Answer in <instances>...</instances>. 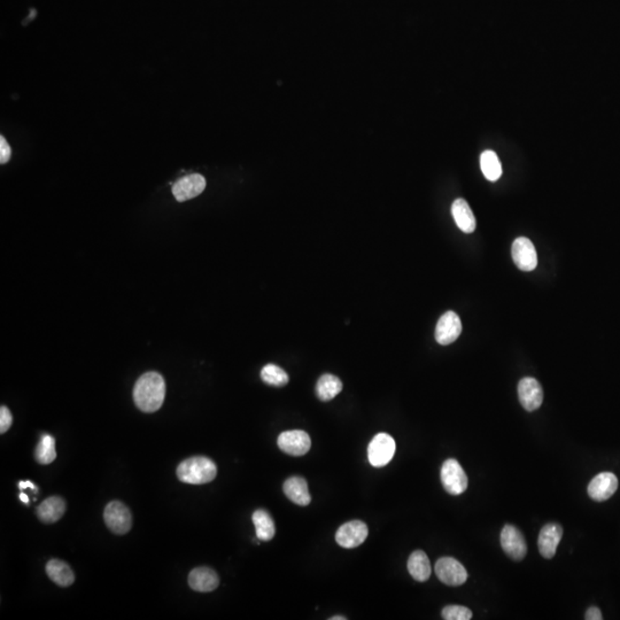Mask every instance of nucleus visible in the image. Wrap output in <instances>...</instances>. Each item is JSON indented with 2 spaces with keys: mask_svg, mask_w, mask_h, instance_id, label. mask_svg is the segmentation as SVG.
<instances>
[{
  "mask_svg": "<svg viewBox=\"0 0 620 620\" xmlns=\"http://www.w3.org/2000/svg\"><path fill=\"white\" fill-rule=\"evenodd\" d=\"M12 423H13V417H12L10 409L5 406H1V408H0V433L3 434L5 432L8 431L12 426Z\"/></svg>",
  "mask_w": 620,
  "mask_h": 620,
  "instance_id": "nucleus-28",
  "label": "nucleus"
},
{
  "mask_svg": "<svg viewBox=\"0 0 620 620\" xmlns=\"http://www.w3.org/2000/svg\"><path fill=\"white\" fill-rule=\"evenodd\" d=\"M277 442L281 452L295 457L306 455L312 447L310 437L307 432L301 430L283 432L278 437Z\"/></svg>",
  "mask_w": 620,
  "mask_h": 620,
  "instance_id": "nucleus-7",
  "label": "nucleus"
},
{
  "mask_svg": "<svg viewBox=\"0 0 620 620\" xmlns=\"http://www.w3.org/2000/svg\"><path fill=\"white\" fill-rule=\"evenodd\" d=\"M48 578L59 586L69 587L75 581V574L68 564L59 559H51L46 566Z\"/></svg>",
  "mask_w": 620,
  "mask_h": 620,
  "instance_id": "nucleus-20",
  "label": "nucleus"
},
{
  "mask_svg": "<svg viewBox=\"0 0 620 620\" xmlns=\"http://www.w3.org/2000/svg\"><path fill=\"white\" fill-rule=\"evenodd\" d=\"M165 397V379L158 372H146L134 385V403L141 412H158L163 405Z\"/></svg>",
  "mask_w": 620,
  "mask_h": 620,
  "instance_id": "nucleus-1",
  "label": "nucleus"
},
{
  "mask_svg": "<svg viewBox=\"0 0 620 620\" xmlns=\"http://www.w3.org/2000/svg\"><path fill=\"white\" fill-rule=\"evenodd\" d=\"M10 157H12L10 146L7 143L6 139L1 136L0 137V163L5 165V163L10 161Z\"/></svg>",
  "mask_w": 620,
  "mask_h": 620,
  "instance_id": "nucleus-29",
  "label": "nucleus"
},
{
  "mask_svg": "<svg viewBox=\"0 0 620 620\" xmlns=\"http://www.w3.org/2000/svg\"><path fill=\"white\" fill-rule=\"evenodd\" d=\"M206 189V179L200 174H192L179 179L172 186V194L179 203L193 199Z\"/></svg>",
  "mask_w": 620,
  "mask_h": 620,
  "instance_id": "nucleus-13",
  "label": "nucleus"
},
{
  "mask_svg": "<svg viewBox=\"0 0 620 620\" xmlns=\"http://www.w3.org/2000/svg\"><path fill=\"white\" fill-rule=\"evenodd\" d=\"M20 500L22 501V502H24V503H28V502H29V499H28L27 495L23 493L20 494Z\"/></svg>",
  "mask_w": 620,
  "mask_h": 620,
  "instance_id": "nucleus-32",
  "label": "nucleus"
},
{
  "mask_svg": "<svg viewBox=\"0 0 620 620\" xmlns=\"http://www.w3.org/2000/svg\"><path fill=\"white\" fill-rule=\"evenodd\" d=\"M261 379L274 388H283L290 381L288 374L276 364H267L263 367L261 370Z\"/></svg>",
  "mask_w": 620,
  "mask_h": 620,
  "instance_id": "nucleus-26",
  "label": "nucleus"
},
{
  "mask_svg": "<svg viewBox=\"0 0 620 620\" xmlns=\"http://www.w3.org/2000/svg\"><path fill=\"white\" fill-rule=\"evenodd\" d=\"M285 495L293 503L306 507L312 502V497L309 494L308 483L302 477H291L284 483L283 486Z\"/></svg>",
  "mask_w": 620,
  "mask_h": 620,
  "instance_id": "nucleus-17",
  "label": "nucleus"
},
{
  "mask_svg": "<svg viewBox=\"0 0 620 620\" xmlns=\"http://www.w3.org/2000/svg\"><path fill=\"white\" fill-rule=\"evenodd\" d=\"M435 574L447 586L457 587L466 583L468 572L466 568L452 557H442L435 563Z\"/></svg>",
  "mask_w": 620,
  "mask_h": 620,
  "instance_id": "nucleus-6",
  "label": "nucleus"
},
{
  "mask_svg": "<svg viewBox=\"0 0 620 620\" xmlns=\"http://www.w3.org/2000/svg\"><path fill=\"white\" fill-rule=\"evenodd\" d=\"M462 332V323L454 312H445L440 317L435 328V340L442 346L454 343Z\"/></svg>",
  "mask_w": 620,
  "mask_h": 620,
  "instance_id": "nucleus-11",
  "label": "nucleus"
},
{
  "mask_svg": "<svg viewBox=\"0 0 620 620\" xmlns=\"http://www.w3.org/2000/svg\"><path fill=\"white\" fill-rule=\"evenodd\" d=\"M65 512L66 502L60 497H48L37 508L38 518L45 524H53L60 521Z\"/></svg>",
  "mask_w": 620,
  "mask_h": 620,
  "instance_id": "nucleus-18",
  "label": "nucleus"
},
{
  "mask_svg": "<svg viewBox=\"0 0 620 620\" xmlns=\"http://www.w3.org/2000/svg\"><path fill=\"white\" fill-rule=\"evenodd\" d=\"M441 483L447 493L461 495L468 488L469 480L461 464L456 459H449L442 464Z\"/></svg>",
  "mask_w": 620,
  "mask_h": 620,
  "instance_id": "nucleus-3",
  "label": "nucleus"
},
{
  "mask_svg": "<svg viewBox=\"0 0 620 620\" xmlns=\"http://www.w3.org/2000/svg\"><path fill=\"white\" fill-rule=\"evenodd\" d=\"M512 260L521 271L534 270L538 266V254L531 240L519 237L512 243Z\"/></svg>",
  "mask_w": 620,
  "mask_h": 620,
  "instance_id": "nucleus-10",
  "label": "nucleus"
},
{
  "mask_svg": "<svg viewBox=\"0 0 620 620\" xmlns=\"http://www.w3.org/2000/svg\"><path fill=\"white\" fill-rule=\"evenodd\" d=\"M103 519L107 528L115 534H127L132 528L131 511L126 504L119 501H113L107 504L103 511Z\"/></svg>",
  "mask_w": 620,
  "mask_h": 620,
  "instance_id": "nucleus-4",
  "label": "nucleus"
},
{
  "mask_svg": "<svg viewBox=\"0 0 620 620\" xmlns=\"http://www.w3.org/2000/svg\"><path fill=\"white\" fill-rule=\"evenodd\" d=\"M518 398L528 412H534L541 407L543 401L541 385L535 378H523L518 384Z\"/></svg>",
  "mask_w": 620,
  "mask_h": 620,
  "instance_id": "nucleus-12",
  "label": "nucleus"
},
{
  "mask_svg": "<svg viewBox=\"0 0 620 620\" xmlns=\"http://www.w3.org/2000/svg\"><path fill=\"white\" fill-rule=\"evenodd\" d=\"M452 217L463 232L472 233L476 230V217L464 199H456L452 206Z\"/></svg>",
  "mask_w": 620,
  "mask_h": 620,
  "instance_id": "nucleus-19",
  "label": "nucleus"
},
{
  "mask_svg": "<svg viewBox=\"0 0 620 620\" xmlns=\"http://www.w3.org/2000/svg\"><path fill=\"white\" fill-rule=\"evenodd\" d=\"M252 521H253L254 526H255V531H257V537L259 540H261V541H270V540H272L274 533H276V528H274V519L271 518L268 511L263 510V509H259V510L255 511L253 516H252Z\"/></svg>",
  "mask_w": 620,
  "mask_h": 620,
  "instance_id": "nucleus-23",
  "label": "nucleus"
},
{
  "mask_svg": "<svg viewBox=\"0 0 620 620\" xmlns=\"http://www.w3.org/2000/svg\"><path fill=\"white\" fill-rule=\"evenodd\" d=\"M343 391V383L331 374H323L316 385V394L321 401H331Z\"/></svg>",
  "mask_w": 620,
  "mask_h": 620,
  "instance_id": "nucleus-22",
  "label": "nucleus"
},
{
  "mask_svg": "<svg viewBox=\"0 0 620 620\" xmlns=\"http://www.w3.org/2000/svg\"><path fill=\"white\" fill-rule=\"evenodd\" d=\"M346 617H339V616H336V617H331L330 620H346Z\"/></svg>",
  "mask_w": 620,
  "mask_h": 620,
  "instance_id": "nucleus-33",
  "label": "nucleus"
},
{
  "mask_svg": "<svg viewBox=\"0 0 620 620\" xmlns=\"http://www.w3.org/2000/svg\"><path fill=\"white\" fill-rule=\"evenodd\" d=\"M394 439L388 433H378L368 447V459L374 468H383L391 462L395 454Z\"/></svg>",
  "mask_w": 620,
  "mask_h": 620,
  "instance_id": "nucleus-5",
  "label": "nucleus"
},
{
  "mask_svg": "<svg viewBox=\"0 0 620 620\" xmlns=\"http://www.w3.org/2000/svg\"><path fill=\"white\" fill-rule=\"evenodd\" d=\"M368 526L361 521H352L341 525L336 533V541L343 548L353 549L362 545L368 538Z\"/></svg>",
  "mask_w": 620,
  "mask_h": 620,
  "instance_id": "nucleus-8",
  "label": "nucleus"
},
{
  "mask_svg": "<svg viewBox=\"0 0 620 620\" xmlns=\"http://www.w3.org/2000/svg\"><path fill=\"white\" fill-rule=\"evenodd\" d=\"M217 573L209 568H197L189 574V585L193 590L208 593L219 587Z\"/></svg>",
  "mask_w": 620,
  "mask_h": 620,
  "instance_id": "nucleus-16",
  "label": "nucleus"
},
{
  "mask_svg": "<svg viewBox=\"0 0 620 620\" xmlns=\"http://www.w3.org/2000/svg\"><path fill=\"white\" fill-rule=\"evenodd\" d=\"M480 167L483 176L490 182H497L502 175L501 162L495 152H483V154L480 157Z\"/></svg>",
  "mask_w": 620,
  "mask_h": 620,
  "instance_id": "nucleus-24",
  "label": "nucleus"
},
{
  "mask_svg": "<svg viewBox=\"0 0 620 620\" xmlns=\"http://www.w3.org/2000/svg\"><path fill=\"white\" fill-rule=\"evenodd\" d=\"M585 619L586 620H602L603 617H602V612H601L600 609L597 607H592L586 611V616H585Z\"/></svg>",
  "mask_w": 620,
  "mask_h": 620,
  "instance_id": "nucleus-30",
  "label": "nucleus"
},
{
  "mask_svg": "<svg viewBox=\"0 0 620 620\" xmlns=\"http://www.w3.org/2000/svg\"><path fill=\"white\" fill-rule=\"evenodd\" d=\"M217 466L212 459L203 456H196L186 459L177 468V477L182 483L191 485H203L215 479Z\"/></svg>",
  "mask_w": 620,
  "mask_h": 620,
  "instance_id": "nucleus-2",
  "label": "nucleus"
},
{
  "mask_svg": "<svg viewBox=\"0 0 620 620\" xmlns=\"http://www.w3.org/2000/svg\"><path fill=\"white\" fill-rule=\"evenodd\" d=\"M618 488L617 477L614 473L602 472L594 477L588 485V495L597 502L610 499Z\"/></svg>",
  "mask_w": 620,
  "mask_h": 620,
  "instance_id": "nucleus-14",
  "label": "nucleus"
},
{
  "mask_svg": "<svg viewBox=\"0 0 620 620\" xmlns=\"http://www.w3.org/2000/svg\"><path fill=\"white\" fill-rule=\"evenodd\" d=\"M36 461L41 464H50L57 459V450H55V440L52 435L44 434L41 438L34 450Z\"/></svg>",
  "mask_w": 620,
  "mask_h": 620,
  "instance_id": "nucleus-25",
  "label": "nucleus"
},
{
  "mask_svg": "<svg viewBox=\"0 0 620 620\" xmlns=\"http://www.w3.org/2000/svg\"><path fill=\"white\" fill-rule=\"evenodd\" d=\"M408 571L416 581H426L431 577V563L423 550L412 552L408 559Z\"/></svg>",
  "mask_w": 620,
  "mask_h": 620,
  "instance_id": "nucleus-21",
  "label": "nucleus"
},
{
  "mask_svg": "<svg viewBox=\"0 0 620 620\" xmlns=\"http://www.w3.org/2000/svg\"><path fill=\"white\" fill-rule=\"evenodd\" d=\"M28 487H30L31 490H34V492H37V488H36L34 483H30V481H21V483H19V488H20V490H23L24 488H28Z\"/></svg>",
  "mask_w": 620,
  "mask_h": 620,
  "instance_id": "nucleus-31",
  "label": "nucleus"
},
{
  "mask_svg": "<svg viewBox=\"0 0 620 620\" xmlns=\"http://www.w3.org/2000/svg\"><path fill=\"white\" fill-rule=\"evenodd\" d=\"M442 618L446 620H470L472 611L462 606H448L442 610Z\"/></svg>",
  "mask_w": 620,
  "mask_h": 620,
  "instance_id": "nucleus-27",
  "label": "nucleus"
},
{
  "mask_svg": "<svg viewBox=\"0 0 620 620\" xmlns=\"http://www.w3.org/2000/svg\"><path fill=\"white\" fill-rule=\"evenodd\" d=\"M501 546L504 552L514 561H521L528 554L524 535L512 525H506L501 532Z\"/></svg>",
  "mask_w": 620,
  "mask_h": 620,
  "instance_id": "nucleus-9",
  "label": "nucleus"
},
{
  "mask_svg": "<svg viewBox=\"0 0 620 620\" xmlns=\"http://www.w3.org/2000/svg\"><path fill=\"white\" fill-rule=\"evenodd\" d=\"M563 530L561 525L550 523L541 528L539 534V550L545 559H550L555 556L559 542L562 540Z\"/></svg>",
  "mask_w": 620,
  "mask_h": 620,
  "instance_id": "nucleus-15",
  "label": "nucleus"
}]
</instances>
